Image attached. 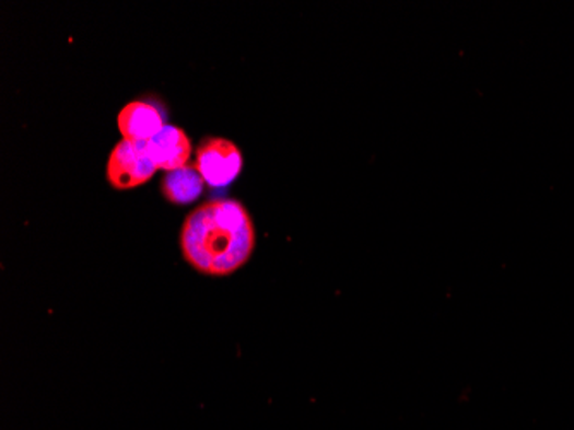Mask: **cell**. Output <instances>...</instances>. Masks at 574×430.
Segmentation results:
<instances>
[{
    "instance_id": "obj_3",
    "label": "cell",
    "mask_w": 574,
    "mask_h": 430,
    "mask_svg": "<svg viewBox=\"0 0 574 430\" xmlns=\"http://www.w3.org/2000/svg\"><path fill=\"white\" fill-rule=\"evenodd\" d=\"M195 170L213 188L231 185L243 170V153L225 138H206L197 150Z\"/></svg>"
},
{
    "instance_id": "obj_1",
    "label": "cell",
    "mask_w": 574,
    "mask_h": 430,
    "mask_svg": "<svg viewBox=\"0 0 574 430\" xmlns=\"http://www.w3.org/2000/svg\"><path fill=\"white\" fill-rule=\"evenodd\" d=\"M257 233L242 201L210 200L183 224L181 249L189 266L207 276H230L254 254Z\"/></svg>"
},
{
    "instance_id": "obj_2",
    "label": "cell",
    "mask_w": 574,
    "mask_h": 430,
    "mask_svg": "<svg viewBox=\"0 0 574 430\" xmlns=\"http://www.w3.org/2000/svg\"><path fill=\"white\" fill-rule=\"evenodd\" d=\"M157 171L145 141H119L107 162V179L116 189L145 185Z\"/></svg>"
},
{
    "instance_id": "obj_4",
    "label": "cell",
    "mask_w": 574,
    "mask_h": 430,
    "mask_svg": "<svg viewBox=\"0 0 574 430\" xmlns=\"http://www.w3.org/2000/svg\"><path fill=\"white\" fill-rule=\"evenodd\" d=\"M147 147L157 170L167 173L186 167L191 155V141L177 126L165 125L161 133L147 141Z\"/></svg>"
},
{
    "instance_id": "obj_5",
    "label": "cell",
    "mask_w": 574,
    "mask_h": 430,
    "mask_svg": "<svg viewBox=\"0 0 574 430\" xmlns=\"http://www.w3.org/2000/svg\"><path fill=\"white\" fill-rule=\"evenodd\" d=\"M117 126L128 141H150L164 128V116L149 102H129L117 116Z\"/></svg>"
},
{
    "instance_id": "obj_6",
    "label": "cell",
    "mask_w": 574,
    "mask_h": 430,
    "mask_svg": "<svg viewBox=\"0 0 574 430\" xmlns=\"http://www.w3.org/2000/svg\"><path fill=\"white\" fill-rule=\"evenodd\" d=\"M203 177L195 167L171 171L162 182V194L171 204L186 206L203 194Z\"/></svg>"
}]
</instances>
